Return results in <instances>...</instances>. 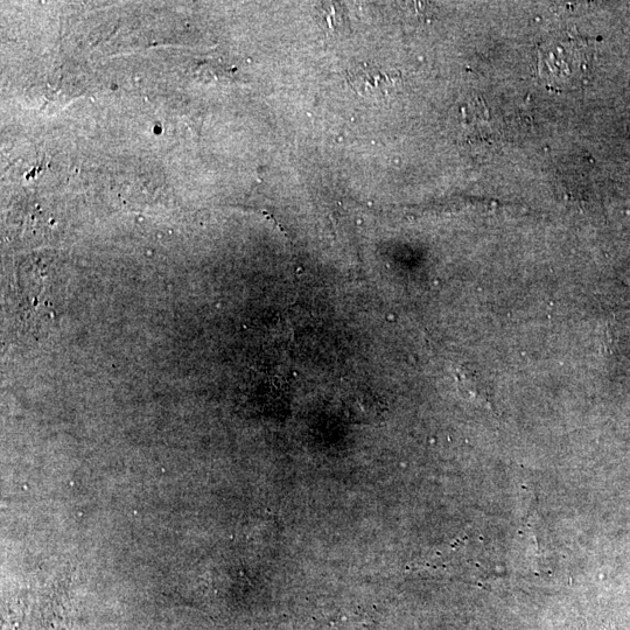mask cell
I'll list each match as a JSON object with an SVG mask.
<instances>
[{"mask_svg": "<svg viewBox=\"0 0 630 630\" xmlns=\"http://www.w3.org/2000/svg\"><path fill=\"white\" fill-rule=\"evenodd\" d=\"M588 630V629H587ZM600 630H605V629H600ZM607 630V629H606Z\"/></svg>", "mask_w": 630, "mask_h": 630, "instance_id": "277c9868", "label": "cell"}, {"mask_svg": "<svg viewBox=\"0 0 630 630\" xmlns=\"http://www.w3.org/2000/svg\"><path fill=\"white\" fill-rule=\"evenodd\" d=\"M399 81L401 75L396 70L369 63L349 69L347 73L349 86L362 96L388 95L397 88Z\"/></svg>", "mask_w": 630, "mask_h": 630, "instance_id": "6da1fadb", "label": "cell"}, {"mask_svg": "<svg viewBox=\"0 0 630 630\" xmlns=\"http://www.w3.org/2000/svg\"><path fill=\"white\" fill-rule=\"evenodd\" d=\"M468 630H490V628H488L486 625H483V623H475V625L469 627Z\"/></svg>", "mask_w": 630, "mask_h": 630, "instance_id": "3957f363", "label": "cell"}, {"mask_svg": "<svg viewBox=\"0 0 630 630\" xmlns=\"http://www.w3.org/2000/svg\"><path fill=\"white\" fill-rule=\"evenodd\" d=\"M578 48L573 45L551 49L542 55V62L548 66V70L542 72L543 76H548L550 83H558V86H564L569 81L579 80V62Z\"/></svg>", "mask_w": 630, "mask_h": 630, "instance_id": "7a4b0ae2", "label": "cell"}]
</instances>
